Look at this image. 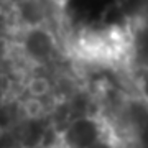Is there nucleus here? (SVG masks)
<instances>
[{
	"label": "nucleus",
	"mask_w": 148,
	"mask_h": 148,
	"mask_svg": "<svg viewBox=\"0 0 148 148\" xmlns=\"http://www.w3.org/2000/svg\"><path fill=\"white\" fill-rule=\"evenodd\" d=\"M132 84H133V89H135V94L138 95V99L148 109V63L142 64L132 74Z\"/></svg>",
	"instance_id": "nucleus-1"
}]
</instances>
